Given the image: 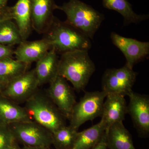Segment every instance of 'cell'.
I'll use <instances>...</instances> for the list:
<instances>
[{"label":"cell","mask_w":149,"mask_h":149,"mask_svg":"<svg viewBox=\"0 0 149 149\" xmlns=\"http://www.w3.org/2000/svg\"><path fill=\"white\" fill-rule=\"evenodd\" d=\"M95 70L88 51L76 50L61 54L58 74L71 83L77 92L84 91Z\"/></svg>","instance_id":"1"},{"label":"cell","mask_w":149,"mask_h":149,"mask_svg":"<svg viewBox=\"0 0 149 149\" xmlns=\"http://www.w3.org/2000/svg\"><path fill=\"white\" fill-rule=\"evenodd\" d=\"M44 38L49 42L58 54L76 50L88 51L91 40L66 21L55 17L52 23L45 33Z\"/></svg>","instance_id":"2"},{"label":"cell","mask_w":149,"mask_h":149,"mask_svg":"<svg viewBox=\"0 0 149 149\" xmlns=\"http://www.w3.org/2000/svg\"><path fill=\"white\" fill-rule=\"evenodd\" d=\"M24 103V109L32 120L52 133L66 125V118L49 97L46 92L38 89Z\"/></svg>","instance_id":"3"},{"label":"cell","mask_w":149,"mask_h":149,"mask_svg":"<svg viewBox=\"0 0 149 149\" xmlns=\"http://www.w3.org/2000/svg\"><path fill=\"white\" fill-rule=\"evenodd\" d=\"M57 9L65 14L67 22L91 40H93L104 19L103 14L80 0H69L58 6Z\"/></svg>","instance_id":"4"},{"label":"cell","mask_w":149,"mask_h":149,"mask_svg":"<svg viewBox=\"0 0 149 149\" xmlns=\"http://www.w3.org/2000/svg\"><path fill=\"white\" fill-rule=\"evenodd\" d=\"M107 95V93L103 91L85 92L72 109L69 119V125L78 130L87 121L101 117Z\"/></svg>","instance_id":"5"},{"label":"cell","mask_w":149,"mask_h":149,"mask_svg":"<svg viewBox=\"0 0 149 149\" xmlns=\"http://www.w3.org/2000/svg\"><path fill=\"white\" fill-rule=\"evenodd\" d=\"M9 125L17 142L24 146L48 149L52 145V133L34 120Z\"/></svg>","instance_id":"6"},{"label":"cell","mask_w":149,"mask_h":149,"mask_svg":"<svg viewBox=\"0 0 149 149\" xmlns=\"http://www.w3.org/2000/svg\"><path fill=\"white\" fill-rule=\"evenodd\" d=\"M138 72L125 65L119 68L107 69L102 80V91L127 96L132 91Z\"/></svg>","instance_id":"7"},{"label":"cell","mask_w":149,"mask_h":149,"mask_svg":"<svg viewBox=\"0 0 149 149\" xmlns=\"http://www.w3.org/2000/svg\"><path fill=\"white\" fill-rule=\"evenodd\" d=\"M35 69L27 70L4 86L0 95L18 104L25 102L39 89Z\"/></svg>","instance_id":"8"},{"label":"cell","mask_w":149,"mask_h":149,"mask_svg":"<svg viewBox=\"0 0 149 149\" xmlns=\"http://www.w3.org/2000/svg\"><path fill=\"white\" fill-rule=\"evenodd\" d=\"M74 91L67 80L58 74L49 84L46 91L53 102L68 120L72 109L77 102Z\"/></svg>","instance_id":"9"},{"label":"cell","mask_w":149,"mask_h":149,"mask_svg":"<svg viewBox=\"0 0 149 149\" xmlns=\"http://www.w3.org/2000/svg\"><path fill=\"white\" fill-rule=\"evenodd\" d=\"M113 44L124 55L125 65L133 69V66L145 59L149 54V42L123 37L115 32L111 34Z\"/></svg>","instance_id":"10"},{"label":"cell","mask_w":149,"mask_h":149,"mask_svg":"<svg viewBox=\"0 0 149 149\" xmlns=\"http://www.w3.org/2000/svg\"><path fill=\"white\" fill-rule=\"evenodd\" d=\"M129 103L127 113L130 115L133 124L141 136H148L149 133V98L131 91L128 95Z\"/></svg>","instance_id":"11"},{"label":"cell","mask_w":149,"mask_h":149,"mask_svg":"<svg viewBox=\"0 0 149 149\" xmlns=\"http://www.w3.org/2000/svg\"><path fill=\"white\" fill-rule=\"evenodd\" d=\"M54 0H30L32 29L45 34L53 21V13L57 9Z\"/></svg>","instance_id":"12"},{"label":"cell","mask_w":149,"mask_h":149,"mask_svg":"<svg viewBox=\"0 0 149 149\" xmlns=\"http://www.w3.org/2000/svg\"><path fill=\"white\" fill-rule=\"evenodd\" d=\"M52 48L49 42L45 38L33 41L24 40L14 50L15 59L30 64L43 57Z\"/></svg>","instance_id":"13"},{"label":"cell","mask_w":149,"mask_h":149,"mask_svg":"<svg viewBox=\"0 0 149 149\" xmlns=\"http://www.w3.org/2000/svg\"><path fill=\"white\" fill-rule=\"evenodd\" d=\"M127 113V105L125 96L109 93L104 102L101 119L107 125V129L115 123L123 122Z\"/></svg>","instance_id":"14"},{"label":"cell","mask_w":149,"mask_h":149,"mask_svg":"<svg viewBox=\"0 0 149 149\" xmlns=\"http://www.w3.org/2000/svg\"><path fill=\"white\" fill-rule=\"evenodd\" d=\"M59 58L52 48L42 58L36 62L35 73L40 86L49 84L58 75Z\"/></svg>","instance_id":"15"},{"label":"cell","mask_w":149,"mask_h":149,"mask_svg":"<svg viewBox=\"0 0 149 149\" xmlns=\"http://www.w3.org/2000/svg\"><path fill=\"white\" fill-rule=\"evenodd\" d=\"M31 120L32 118L24 107L0 95V124L9 125Z\"/></svg>","instance_id":"16"},{"label":"cell","mask_w":149,"mask_h":149,"mask_svg":"<svg viewBox=\"0 0 149 149\" xmlns=\"http://www.w3.org/2000/svg\"><path fill=\"white\" fill-rule=\"evenodd\" d=\"M13 20L16 24L23 41L27 40L32 29L30 0H18L10 7Z\"/></svg>","instance_id":"17"},{"label":"cell","mask_w":149,"mask_h":149,"mask_svg":"<svg viewBox=\"0 0 149 149\" xmlns=\"http://www.w3.org/2000/svg\"><path fill=\"white\" fill-rule=\"evenodd\" d=\"M106 143L109 149H136L132 136L123 122L115 123L107 129Z\"/></svg>","instance_id":"18"},{"label":"cell","mask_w":149,"mask_h":149,"mask_svg":"<svg viewBox=\"0 0 149 149\" xmlns=\"http://www.w3.org/2000/svg\"><path fill=\"white\" fill-rule=\"evenodd\" d=\"M107 129L106 124L101 119L90 128L78 132L73 148L92 149L101 140Z\"/></svg>","instance_id":"19"},{"label":"cell","mask_w":149,"mask_h":149,"mask_svg":"<svg viewBox=\"0 0 149 149\" xmlns=\"http://www.w3.org/2000/svg\"><path fill=\"white\" fill-rule=\"evenodd\" d=\"M105 8L120 13L124 19V25L140 23L149 18L148 15H138L133 11L132 5L127 0H102Z\"/></svg>","instance_id":"20"},{"label":"cell","mask_w":149,"mask_h":149,"mask_svg":"<svg viewBox=\"0 0 149 149\" xmlns=\"http://www.w3.org/2000/svg\"><path fill=\"white\" fill-rule=\"evenodd\" d=\"M30 65L20 62L13 58L0 60V82L6 85L27 71Z\"/></svg>","instance_id":"21"},{"label":"cell","mask_w":149,"mask_h":149,"mask_svg":"<svg viewBox=\"0 0 149 149\" xmlns=\"http://www.w3.org/2000/svg\"><path fill=\"white\" fill-rule=\"evenodd\" d=\"M78 132L70 125L63 126L52 133V145L57 149L73 148Z\"/></svg>","instance_id":"22"},{"label":"cell","mask_w":149,"mask_h":149,"mask_svg":"<svg viewBox=\"0 0 149 149\" xmlns=\"http://www.w3.org/2000/svg\"><path fill=\"white\" fill-rule=\"evenodd\" d=\"M23 41L13 19H6L0 22V44L12 47L19 45Z\"/></svg>","instance_id":"23"},{"label":"cell","mask_w":149,"mask_h":149,"mask_svg":"<svg viewBox=\"0 0 149 149\" xmlns=\"http://www.w3.org/2000/svg\"><path fill=\"white\" fill-rule=\"evenodd\" d=\"M17 145L9 125L0 124V149H11Z\"/></svg>","instance_id":"24"},{"label":"cell","mask_w":149,"mask_h":149,"mask_svg":"<svg viewBox=\"0 0 149 149\" xmlns=\"http://www.w3.org/2000/svg\"><path fill=\"white\" fill-rule=\"evenodd\" d=\"M14 50L10 46L0 44V60L13 58Z\"/></svg>","instance_id":"25"},{"label":"cell","mask_w":149,"mask_h":149,"mask_svg":"<svg viewBox=\"0 0 149 149\" xmlns=\"http://www.w3.org/2000/svg\"><path fill=\"white\" fill-rule=\"evenodd\" d=\"M13 19L10 7H8L5 10L0 12V22L6 19Z\"/></svg>","instance_id":"26"},{"label":"cell","mask_w":149,"mask_h":149,"mask_svg":"<svg viewBox=\"0 0 149 149\" xmlns=\"http://www.w3.org/2000/svg\"><path fill=\"white\" fill-rule=\"evenodd\" d=\"M91 149H108L106 143V131L98 143Z\"/></svg>","instance_id":"27"},{"label":"cell","mask_w":149,"mask_h":149,"mask_svg":"<svg viewBox=\"0 0 149 149\" xmlns=\"http://www.w3.org/2000/svg\"><path fill=\"white\" fill-rule=\"evenodd\" d=\"M8 0H0V12L5 10L7 7Z\"/></svg>","instance_id":"28"},{"label":"cell","mask_w":149,"mask_h":149,"mask_svg":"<svg viewBox=\"0 0 149 149\" xmlns=\"http://www.w3.org/2000/svg\"><path fill=\"white\" fill-rule=\"evenodd\" d=\"M21 149H47L45 148H41V147H29L26 146H24V147L21 148Z\"/></svg>","instance_id":"29"},{"label":"cell","mask_w":149,"mask_h":149,"mask_svg":"<svg viewBox=\"0 0 149 149\" xmlns=\"http://www.w3.org/2000/svg\"><path fill=\"white\" fill-rule=\"evenodd\" d=\"M5 84H3V83H1L0 82V92L1 91L3 88L4 86H5Z\"/></svg>","instance_id":"30"},{"label":"cell","mask_w":149,"mask_h":149,"mask_svg":"<svg viewBox=\"0 0 149 149\" xmlns=\"http://www.w3.org/2000/svg\"><path fill=\"white\" fill-rule=\"evenodd\" d=\"M21 149V148H19V147H18V146L17 145H16L14 147V148H13L12 149Z\"/></svg>","instance_id":"31"},{"label":"cell","mask_w":149,"mask_h":149,"mask_svg":"<svg viewBox=\"0 0 149 149\" xmlns=\"http://www.w3.org/2000/svg\"><path fill=\"white\" fill-rule=\"evenodd\" d=\"M71 149H74V148H73Z\"/></svg>","instance_id":"32"}]
</instances>
